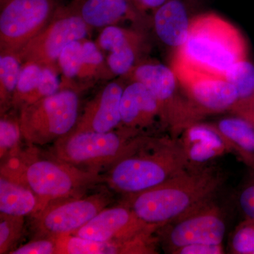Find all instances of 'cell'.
Returning a JSON list of instances; mask_svg holds the SVG:
<instances>
[{
    "label": "cell",
    "mask_w": 254,
    "mask_h": 254,
    "mask_svg": "<svg viewBox=\"0 0 254 254\" xmlns=\"http://www.w3.org/2000/svg\"><path fill=\"white\" fill-rule=\"evenodd\" d=\"M6 1V0H1V2H3V1Z\"/></svg>",
    "instance_id": "36"
},
{
    "label": "cell",
    "mask_w": 254,
    "mask_h": 254,
    "mask_svg": "<svg viewBox=\"0 0 254 254\" xmlns=\"http://www.w3.org/2000/svg\"><path fill=\"white\" fill-rule=\"evenodd\" d=\"M58 254H156L157 239L140 237L123 242H98L73 235L54 237Z\"/></svg>",
    "instance_id": "17"
},
{
    "label": "cell",
    "mask_w": 254,
    "mask_h": 254,
    "mask_svg": "<svg viewBox=\"0 0 254 254\" xmlns=\"http://www.w3.org/2000/svg\"><path fill=\"white\" fill-rule=\"evenodd\" d=\"M247 55V41L236 26L215 13H204L190 19L186 41L173 62L225 77Z\"/></svg>",
    "instance_id": "3"
},
{
    "label": "cell",
    "mask_w": 254,
    "mask_h": 254,
    "mask_svg": "<svg viewBox=\"0 0 254 254\" xmlns=\"http://www.w3.org/2000/svg\"><path fill=\"white\" fill-rule=\"evenodd\" d=\"M158 229L143 221L128 205L123 203L103 209L70 235L98 242H123L151 236Z\"/></svg>",
    "instance_id": "11"
},
{
    "label": "cell",
    "mask_w": 254,
    "mask_h": 254,
    "mask_svg": "<svg viewBox=\"0 0 254 254\" xmlns=\"http://www.w3.org/2000/svg\"><path fill=\"white\" fill-rule=\"evenodd\" d=\"M233 110L237 115L249 120L254 125V96L246 101L237 103Z\"/></svg>",
    "instance_id": "34"
},
{
    "label": "cell",
    "mask_w": 254,
    "mask_h": 254,
    "mask_svg": "<svg viewBox=\"0 0 254 254\" xmlns=\"http://www.w3.org/2000/svg\"><path fill=\"white\" fill-rule=\"evenodd\" d=\"M239 203L247 220L254 222V183L247 185L241 191Z\"/></svg>",
    "instance_id": "32"
},
{
    "label": "cell",
    "mask_w": 254,
    "mask_h": 254,
    "mask_svg": "<svg viewBox=\"0 0 254 254\" xmlns=\"http://www.w3.org/2000/svg\"><path fill=\"white\" fill-rule=\"evenodd\" d=\"M180 86L195 108L205 113L233 110L239 102L238 93L224 76L190 68L173 62Z\"/></svg>",
    "instance_id": "10"
},
{
    "label": "cell",
    "mask_w": 254,
    "mask_h": 254,
    "mask_svg": "<svg viewBox=\"0 0 254 254\" xmlns=\"http://www.w3.org/2000/svg\"><path fill=\"white\" fill-rule=\"evenodd\" d=\"M78 108L79 98L72 89H61L24 105L18 116L23 139L32 145L54 143L76 126Z\"/></svg>",
    "instance_id": "6"
},
{
    "label": "cell",
    "mask_w": 254,
    "mask_h": 254,
    "mask_svg": "<svg viewBox=\"0 0 254 254\" xmlns=\"http://www.w3.org/2000/svg\"><path fill=\"white\" fill-rule=\"evenodd\" d=\"M121 127L139 133L160 118L163 120L160 103L141 83L133 81L124 88L121 100Z\"/></svg>",
    "instance_id": "16"
},
{
    "label": "cell",
    "mask_w": 254,
    "mask_h": 254,
    "mask_svg": "<svg viewBox=\"0 0 254 254\" xmlns=\"http://www.w3.org/2000/svg\"><path fill=\"white\" fill-rule=\"evenodd\" d=\"M83 58L82 41H75L68 43L60 53L58 66L63 73V81L61 89H69L71 81L78 77Z\"/></svg>",
    "instance_id": "27"
},
{
    "label": "cell",
    "mask_w": 254,
    "mask_h": 254,
    "mask_svg": "<svg viewBox=\"0 0 254 254\" xmlns=\"http://www.w3.org/2000/svg\"><path fill=\"white\" fill-rule=\"evenodd\" d=\"M186 157L189 168L203 165L232 150L221 133L213 125L190 123L185 127L178 141Z\"/></svg>",
    "instance_id": "15"
},
{
    "label": "cell",
    "mask_w": 254,
    "mask_h": 254,
    "mask_svg": "<svg viewBox=\"0 0 254 254\" xmlns=\"http://www.w3.org/2000/svg\"><path fill=\"white\" fill-rule=\"evenodd\" d=\"M43 75V67L33 63L23 64L11 106L21 109L27 105L36 91Z\"/></svg>",
    "instance_id": "25"
},
{
    "label": "cell",
    "mask_w": 254,
    "mask_h": 254,
    "mask_svg": "<svg viewBox=\"0 0 254 254\" xmlns=\"http://www.w3.org/2000/svg\"><path fill=\"white\" fill-rule=\"evenodd\" d=\"M33 146L21 149L16 155L1 161V175L34 192L39 199L40 210L51 200L82 194L86 189L105 183L103 174L50 157L41 158Z\"/></svg>",
    "instance_id": "2"
},
{
    "label": "cell",
    "mask_w": 254,
    "mask_h": 254,
    "mask_svg": "<svg viewBox=\"0 0 254 254\" xmlns=\"http://www.w3.org/2000/svg\"><path fill=\"white\" fill-rule=\"evenodd\" d=\"M169 1L170 0H134V4L142 11L145 10L155 11Z\"/></svg>",
    "instance_id": "35"
},
{
    "label": "cell",
    "mask_w": 254,
    "mask_h": 254,
    "mask_svg": "<svg viewBox=\"0 0 254 254\" xmlns=\"http://www.w3.org/2000/svg\"><path fill=\"white\" fill-rule=\"evenodd\" d=\"M176 254H220L223 253L222 245H205V244H196L185 246L181 248L177 249L172 252Z\"/></svg>",
    "instance_id": "33"
},
{
    "label": "cell",
    "mask_w": 254,
    "mask_h": 254,
    "mask_svg": "<svg viewBox=\"0 0 254 254\" xmlns=\"http://www.w3.org/2000/svg\"><path fill=\"white\" fill-rule=\"evenodd\" d=\"M41 209L39 199L28 187L0 176V213L15 216L33 215Z\"/></svg>",
    "instance_id": "22"
},
{
    "label": "cell",
    "mask_w": 254,
    "mask_h": 254,
    "mask_svg": "<svg viewBox=\"0 0 254 254\" xmlns=\"http://www.w3.org/2000/svg\"><path fill=\"white\" fill-rule=\"evenodd\" d=\"M58 7L56 0H6L1 2V53L18 54L48 26Z\"/></svg>",
    "instance_id": "9"
},
{
    "label": "cell",
    "mask_w": 254,
    "mask_h": 254,
    "mask_svg": "<svg viewBox=\"0 0 254 254\" xmlns=\"http://www.w3.org/2000/svg\"><path fill=\"white\" fill-rule=\"evenodd\" d=\"M90 26L82 18L78 0L71 6L58 7L44 29L18 52L21 64L33 63L58 73L60 53L68 43L86 39Z\"/></svg>",
    "instance_id": "7"
},
{
    "label": "cell",
    "mask_w": 254,
    "mask_h": 254,
    "mask_svg": "<svg viewBox=\"0 0 254 254\" xmlns=\"http://www.w3.org/2000/svg\"><path fill=\"white\" fill-rule=\"evenodd\" d=\"M23 138L18 119L1 117L0 120V158L1 162L16 155L21 149Z\"/></svg>",
    "instance_id": "28"
},
{
    "label": "cell",
    "mask_w": 254,
    "mask_h": 254,
    "mask_svg": "<svg viewBox=\"0 0 254 254\" xmlns=\"http://www.w3.org/2000/svg\"><path fill=\"white\" fill-rule=\"evenodd\" d=\"M189 168L178 142L148 139L107 169L105 184L127 195L161 185Z\"/></svg>",
    "instance_id": "4"
},
{
    "label": "cell",
    "mask_w": 254,
    "mask_h": 254,
    "mask_svg": "<svg viewBox=\"0 0 254 254\" xmlns=\"http://www.w3.org/2000/svg\"><path fill=\"white\" fill-rule=\"evenodd\" d=\"M147 139L140 133L122 127L105 133L71 131L53 143L50 157L100 173L138 149Z\"/></svg>",
    "instance_id": "5"
},
{
    "label": "cell",
    "mask_w": 254,
    "mask_h": 254,
    "mask_svg": "<svg viewBox=\"0 0 254 254\" xmlns=\"http://www.w3.org/2000/svg\"><path fill=\"white\" fill-rule=\"evenodd\" d=\"M220 185L218 174L210 169L188 168L158 186L127 195L124 203L160 229L209 203Z\"/></svg>",
    "instance_id": "1"
},
{
    "label": "cell",
    "mask_w": 254,
    "mask_h": 254,
    "mask_svg": "<svg viewBox=\"0 0 254 254\" xmlns=\"http://www.w3.org/2000/svg\"><path fill=\"white\" fill-rule=\"evenodd\" d=\"M227 143L246 163L254 167V125L242 117H228L215 125Z\"/></svg>",
    "instance_id": "21"
},
{
    "label": "cell",
    "mask_w": 254,
    "mask_h": 254,
    "mask_svg": "<svg viewBox=\"0 0 254 254\" xmlns=\"http://www.w3.org/2000/svg\"><path fill=\"white\" fill-rule=\"evenodd\" d=\"M139 35L117 26H107L100 33L98 47L109 52L107 64L114 75L123 76L134 67L138 48Z\"/></svg>",
    "instance_id": "18"
},
{
    "label": "cell",
    "mask_w": 254,
    "mask_h": 254,
    "mask_svg": "<svg viewBox=\"0 0 254 254\" xmlns=\"http://www.w3.org/2000/svg\"><path fill=\"white\" fill-rule=\"evenodd\" d=\"M111 203V196L105 191L51 200L31 215L32 223L39 237L70 235L84 226Z\"/></svg>",
    "instance_id": "8"
},
{
    "label": "cell",
    "mask_w": 254,
    "mask_h": 254,
    "mask_svg": "<svg viewBox=\"0 0 254 254\" xmlns=\"http://www.w3.org/2000/svg\"><path fill=\"white\" fill-rule=\"evenodd\" d=\"M10 254H58L54 237H41L11 251Z\"/></svg>",
    "instance_id": "31"
},
{
    "label": "cell",
    "mask_w": 254,
    "mask_h": 254,
    "mask_svg": "<svg viewBox=\"0 0 254 254\" xmlns=\"http://www.w3.org/2000/svg\"><path fill=\"white\" fill-rule=\"evenodd\" d=\"M25 217L0 213V254H9L22 236Z\"/></svg>",
    "instance_id": "29"
},
{
    "label": "cell",
    "mask_w": 254,
    "mask_h": 254,
    "mask_svg": "<svg viewBox=\"0 0 254 254\" xmlns=\"http://www.w3.org/2000/svg\"><path fill=\"white\" fill-rule=\"evenodd\" d=\"M225 78L237 90L239 103L254 96V64L248 59L233 65L225 74Z\"/></svg>",
    "instance_id": "26"
},
{
    "label": "cell",
    "mask_w": 254,
    "mask_h": 254,
    "mask_svg": "<svg viewBox=\"0 0 254 254\" xmlns=\"http://www.w3.org/2000/svg\"><path fill=\"white\" fill-rule=\"evenodd\" d=\"M231 245L235 254H254V222L247 220L237 227L232 237Z\"/></svg>",
    "instance_id": "30"
},
{
    "label": "cell",
    "mask_w": 254,
    "mask_h": 254,
    "mask_svg": "<svg viewBox=\"0 0 254 254\" xmlns=\"http://www.w3.org/2000/svg\"><path fill=\"white\" fill-rule=\"evenodd\" d=\"M165 232L170 252L185 246L222 245L226 225L220 210L209 203L173 222Z\"/></svg>",
    "instance_id": "12"
},
{
    "label": "cell",
    "mask_w": 254,
    "mask_h": 254,
    "mask_svg": "<svg viewBox=\"0 0 254 254\" xmlns=\"http://www.w3.org/2000/svg\"><path fill=\"white\" fill-rule=\"evenodd\" d=\"M83 58L78 79L90 81L93 78L113 76V73L108 64H105L104 58L100 51L99 47L90 41H82Z\"/></svg>",
    "instance_id": "24"
},
{
    "label": "cell",
    "mask_w": 254,
    "mask_h": 254,
    "mask_svg": "<svg viewBox=\"0 0 254 254\" xmlns=\"http://www.w3.org/2000/svg\"><path fill=\"white\" fill-rule=\"evenodd\" d=\"M123 86L111 82L88 102L71 131L109 132L121 127Z\"/></svg>",
    "instance_id": "14"
},
{
    "label": "cell",
    "mask_w": 254,
    "mask_h": 254,
    "mask_svg": "<svg viewBox=\"0 0 254 254\" xmlns=\"http://www.w3.org/2000/svg\"><path fill=\"white\" fill-rule=\"evenodd\" d=\"M22 64L17 55L1 53L0 56V105L1 114L11 106Z\"/></svg>",
    "instance_id": "23"
},
{
    "label": "cell",
    "mask_w": 254,
    "mask_h": 254,
    "mask_svg": "<svg viewBox=\"0 0 254 254\" xmlns=\"http://www.w3.org/2000/svg\"><path fill=\"white\" fill-rule=\"evenodd\" d=\"M190 21L181 0H170L154 11L153 23L157 36L166 46L177 50L186 41Z\"/></svg>",
    "instance_id": "20"
},
{
    "label": "cell",
    "mask_w": 254,
    "mask_h": 254,
    "mask_svg": "<svg viewBox=\"0 0 254 254\" xmlns=\"http://www.w3.org/2000/svg\"><path fill=\"white\" fill-rule=\"evenodd\" d=\"M80 14L90 27L115 26L122 21H135L139 11L132 0H78Z\"/></svg>",
    "instance_id": "19"
},
{
    "label": "cell",
    "mask_w": 254,
    "mask_h": 254,
    "mask_svg": "<svg viewBox=\"0 0 254 254\" xmlns=\"http://www.w3.org/2000/svg\"><path fill=\"white\" fill-rule=\"evenodd\" d=\"M133 81L144 85L158 100L163 113V120L172 125L181 126V117L175 104L178 80L173 68L160 63H145L132 68Z\"/></svg>",
    "instance_id": "13"
},
{
    "label": "cell",
    "mask_w": 254,
    "mask_h": 254,
    "mask_svg": "<svg viewBox=\"0 0 254 254\" xmlns=\"http://www.w3.org/2000/svg\"><path fill=\"white\" fill-rule=\"evenodd\" d=\"M132 1H133V2H134V0H132Z\"/></svg>",
    "instance_id": "37"
}]
</instances>
